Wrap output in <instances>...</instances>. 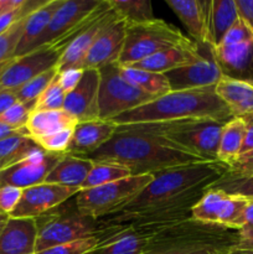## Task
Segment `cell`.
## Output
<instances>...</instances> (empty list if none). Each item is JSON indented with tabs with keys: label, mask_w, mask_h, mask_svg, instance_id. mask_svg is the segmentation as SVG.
Listing matches in <instances>:
<instances>
[{
	"label": "cell",
	"mask_w": 253,
	"mask_h": 254,
	"mask_svg": "<svg viewBox=\"0 0 253 254\" xmlns=\"http://www.w3.org/2000/svg\"><path fill=\"white\" fill-rule=\"evenodd\" d=\"M86 158L93 163L118 164L128 169L131 176L155 175L169 169L205 161L136 124L117 126L113 136Z\"/></svg>",
	"instance_id": "cell-1"
},
{
	"label": "cell",
	"mask_w": 253,
	"mask_h": 254,
	"mask_svg": "<svg viewBox=\"0 0 253 254\" xmlns=\"http://www.w3.org/2000/svg\"><path fill=\"white\" fill-rule=\"evenodd\" d=\"M227 173L220 161H200L154 175L148 186L112 216L126 217L159 210H192L207 188Z\"/></svg>",
	"instance_id": "cell-2"
},
{
	"label": "cell",
	"mask_w": 253,
	"mask_h": 254,
	"mask_svg": "<svg viewBox=\"0 0 253 254\" xmlns=\"http://www.w3.org/2000/svg\"><path fill=\"white\" fill-rule=\"evenodd\" d=\"M235 117L217 96L215 87L171 91L113 119L116 126L153 124L184 119H213L227 123Z\"/></svg>",
	"instance_id": "cell-3"
},
{
	"label": "cell",
	"mask_w": 253,
	"mask_h": 254,
	"mask_svg": "<svg viewBox=\"0 0 253 254\" xmlns=\"http://www.w3.org/2000/svg\"><path fill=\"white\" fill-rule=\"evenodd\" d=\"M238 246V231L188 218L159 232L144 254H230Z\"/></svg>",
	"instance_id": "cell-4"
},
{
	"label": "cell",
	"mask_w": 253,
	"mask_h": 254,
	"mask_svg": "<svg viewBox=\"0 0 253 254\" xmlns=\"http://www.w3.org/2000/svg\"><path fill=\"white\" fill-rule=\"evenodd\" d=\"M37 223L36 253L97 235L102 230L99 221L83 216L73 197L59 207L35 218Z\"/></svg>",
	"instance_id": "cell-5"
},
{
	"label": "cell",
	"mask_w": 253,
	"mask_h": 254,
	"mask_svg": "<svg viewBox=\"0 0 253 254\" xmlns=\"http://www.w3.org/2000/svg\"><path fill=\"white\" fill-rule=\"evenodd\" d=\"M168 139L205 161H218L217 151L225 123L213 119H184L166 123L136 124Z\"/></svg>",
	"instance_id": "cell-6"
},
{
	"label": "cell",
	"mask_w": 253,
	"mask_h": 254,
	"mask_svg": "<svg viewBox=\"0 0 253 254\" xmlns=\"http://www.w3.org/2000/svg\"><path fill=\"white\" fill-rule=\"evenodd\" d=\"M154 175L129 176L98 188L79 190L74 195L77 208L83 216L93 220L119 212L153 180Z\"/></svg>",
	"instance_id": "cell-7"
},
{
	"label": "cell",
	"mask_w": 253,
	"mask_h": 254,
	"mask_svg": "<svg viewBox=\"0 0 253 254\" xmlns=\"http://www.w3.org/2000/svg\"><path fill=\"white\" fill-rule=\"evenodd\" d=\"M195 42L161 19L141 25L126 26V41L119 57V66H129L158 52L176 46H191Z\"/></svg>",
	"instance_id": "cell-8"
},
{
	"label": "cell",
	"mask_w": 253,
	"mask_h": 254,
	"mask_svg": "<svg viewBox=\"0 0 253 254\" xmlns=\"http://www.w3.org/2000/svg\"><path fill=\"white\" fill-rule=\"evenodd\" d=\"M99 74L98 108L101 121L112 122L117 117L155 99L129 83L122 76L118 64L103 67L99 69Z\"/></svg>",
	"instance_id": "cell-9"
},
{
	"label": "cell",
	"mask_w": 253,
	"mask_h": 254,
	"mask_svg": "<svg viewBox=\"0 0 253 254\" xmlns=\"http://www.w3.org/2000/svg\"><path fill=\"white\" fill-rule=\"evenodd\" d=\"M102 1L103 0H64L29 52L59 41L69 44L91 21Z\"/></svg>",
	"instance_id": "cell-10"
},
{
	"label": "cell",
	"mask_w": 253,
	"mask_h": 254,
	"mask_svg": "<svg viewBox=\"0 0 253 254\" xmlns=\"http://www.w3.org/2000/svg\"><path fill=\"white\" fill-rule=\"evenodd\" d=\"M68 45L66 41L45 45L15 59L0 78V92H16L30 79L49 69L57 68V64Z\"/></svg>",
	"instance_id": "cell-11"
},
{
	"label": "cell",
	"mask_w": 253,
	"mask_h": 254,
	"mask_svg": "<svg viewBox=\"0 0 253 254\" xmlns=\"http://www.w3.org/2000/svg\"><path fill=\"white\" fill-rule=\"evenodd\" d=\"M247 201V198L207 189L191 210V218L238 231L243 226V211Z\"/></svg>",
	"instance_id": "cell-12"
},
{
	"label": "cell",
	"mask_w": 253,
	"mask_h": 254,
	"mask_svg": "<svg viewBox=\"0 0 253 254\" xmlns=\"http://www.w3.org/2000/svg\"><path fill=\"white\" fill-rule=\"evenodd\" d=\"M175 223L126 222L113 225V235L91 254H144L159 232Z\"/></svg>",
	"instance_id": "cell-13"
},
{
	"label": "cell",
	"mask_w": 253,
	"mask_h": 254,
	"mask_svg": "<svg viewBox=\"0 0 253 254\" xmlns=\"http://www.w3.org/2000/svg\"><path fill=\"white\" fill-rule=\"evenodd\" d=\"M201 57L193 64L165 73L171 91H188L216 87L223 74L213 57V47L197 46Z\"/></svg>",
	"instance_id": "cell-14"
},
{
	"label": "cell",
	"mask_w": 253,
	"mask_h": 254,
	"mask_svg": "<svg viewBox=\"0 0 253 254\" xmlns=\"http://www.w3.org/2000/svg\"><path fill=\"white\" fill-rule=\"evenodd\" d=\"M114 11V10H113ZM126 25L114 11L113 17L102 29L78 68L101 69L118 64L126 41Z\"/></svg>",
	"instance_id": "cell-15"
},
{
	"label": "cell",
	"mask_w": 253,
	"mask_h": 254,
	"mask_svg": "<svg viewBox=\"0 0 253 254\" xmlns=\"http://www.w3.org/2000/svg\"><path fill=\"white\" fill-rule=\"evenodd\" d=\"M79 189L55 184H40L22 190L21 198L9 217L37 218L73 197Z\"/></svg>",
	"instance_id": "cell-16"
},
{
	"label": "cell",
	"mask_w": 253,
	"mask_h": 254,
	"mask_svg": "<svg viewBox=\"0 0 253 254\" xmlns=\"http://www.w3.org/2000/svg\"><path fill=\"white\" fill-rule=\"evenodd\" d=\"M64 154L40 150L20 163L0 170V185H10L25 190L44 184L47 175Z\"/></svg>",
	"instance_id": "cell-17"
},
{
	"label": "cell",
	"mask_w": 253,
	"mask_h": 254,
	"mask_svg": "<svg viewBox=\"0 0 253 254\" xmlns=\"http://www.w3.org/2000/svg\"><path fill=\"white\" fill-rule=\"evenodd\" d=\"M99 69H83V76L76 88L67 93L63 111L73 117L77 123L98 121Z\"/></svg>",
	"instance_id": "cell-18"
},
{
	"label": "cell",
	"mask_w": 253,
	"mask_h": 254,
	"mask_svg": "<svg viewBox=\"0 0 253 254\" xmlns=\"http://www.w3.org/2000/svg\"><path fill=\"white\" fill-rule=\"evenodd\" d=\"M113 15L114 11L109 4V0H103L91 21L69 42L66 51L63 52L61 60H60L59 64H57V69L62 71L64 68H71V67L78 68L81 62L86 57L87 52L93 45L94 40L97 39L102 29L106 26L107 22L113 17Z\"/></svg>",
	"instance_id": "cell-19"
},
{
	"label": "cell",
	"mask_w": 253,
	"mask_h": 254,
	"mask_svg": "<svg viewBox=\"0 0 253 254\" xmlns=\"http://www.w3.org/2000/svg\"><path fill=\"white\" fill-rule=\"evenodd\" d=\"M212 52L223 76L253 84V40L232 46H217Z\"/></svg>",
	"instance_id": "cell-20"
},
{
	"label": "cell",
	"mask_w": 253,
	"mask_h": 254,
	"mask_svg": "<svg viewBox=\"0 0 253 254\" xmlns=\"http://www.w3.org/2000/svg\"><path fill=\"white\" fill-rule=\"evenodd\" d=\"M35 218L9 217L0 233V254H36Z\"/></svg>",
	"instance_id": "cell-21"
},
{
	"label": "cell",
	"mask_w": 253,
	"mask_h": 254,
	"mask_svg": "<svg viewBox=\"0 0 253 254\" xmlns=\"http://www.w3.org/2000/svg\"><path fill=\"white\" fill-rule=\"evenodd\" d=\"M116 129L117 126L113 122L101 119L77 123L66 154L86 158L87 155L101 149L113 136Z\"/></svg>",
	"instance_id": "cell-22"
},
{
	"label": "cell",
	"mask_w": 253,
	"mask_h": 254,
	"mask_svg": "<svg viewBox=\"0 0 253 254\" xmlns=\"http://www.w3.org/2000/svg\"><path fill=\"white\" fill-rule=\"evenodd\" d=\"M166 5L181 20L197 46L207 45V22L211 1L166 0Z\"/></svg>",
	"instance_id": "cell-23"
},
{
	"label": "cell",
	"mask_w": 253,
	"mask_h": 254,
	"mask_svg": "<svg viewBox=\"0 0 253 254\" xmlns=\"http://www.w3.org/2000/svg\"><path fill=\"white\" fill-rule=\"evenodd\" d=\"M200 57L201 55L198 52L197 45L193 44L191 46L170 47V49L158 52L153 56L146 57L141 61L123 67H131V68L144 69V71L165 74L168 72L173 71V69L193 64Z\"/></svg>",
	"instance_id": "cell-24"
},
{
	"label": "cell",
	"mask_w": 253,
	"mask_h": 254,
	"mask_svg": "<svg viewBox=\"0 0 253 254\" xmlns=\"http://www.w3.org/2000/svg\"><path fill=\"white\" fill-rule=\"evenodd\" d=\"M217 96L235 118L253 114V84L223 76L215 87Z\"/></svg>",
	"instance_id": "cell-25"
},
{
	"label": "cell",
	"mask_w": 253,
	"mask_h": 254,
	"mask_svg": "<svg viewBox=\"0 0 253 254\" xmlns=\"http://www.w3.org/2000/svg\"><path fill=\"white\" fill-rule=\"evenodd\" d=\"M93 163L89 159L64 154L61 160L52 169L51 173L47 175L45 183L66 186V188H76L81 190L82 184L91 173Z\"/></svg>",
	"instance_id": "cell-26"
},
{
	"label": "cell",
	"mask_w": 253,
	"mask_h": 254,
	"mask_svg": "<svg viewBox=\"0 0 253 254\" xmlns=\"http://www.w3.org/2000/svg\"><path fill=\"white\" fill-rule=\"evenodd\" d=\"M63 1L64 0H47L46 4L35 10L26 17L21 39H20L16 52H15V59L24 56L31 50L34 42L41 36V34L49 25L51 17L54 16V14L59 10V7L61 6Z\"/></svg>",
	"instance_id": "cell-27"
},
{
	"label": "cell",
	"mask_w": 253,
	"mask_h": 254,
	"mask_svg": "<svg viewBox=\"0 0 253 254\" xmlns=\"http://www.w3.org/2000/svg\"><path fill=\"white\" fill-rule=\"evenodd\" d=\"M238 17L236 0H212L207 22L208 46L217 47Z\"/></svg>",
	"instance_id": "cell-28"
},
{
	"label": "cell",
	"mask_w": 253,
	"mask_h": 254,
	"mask_svg": "<svg viewBox=\"0 0 253 254\" xmlns=\"http://www.w3.org/2000/svg\"><path fill=\"white\" fill-rule=\"evenodd\" d=\"M77 124V121L63 109L60 111H34L27 121L26 133L32 139L42 138L50 134L57 133L62 129L71 128Z\"/></svg>",
	"instance_id": "cell-29"
},
{
	"label": "cell",
	"mask_w": 253,
	"mask_h": 254,
	"mask_svg": "<svg viewBox=\"0 0 253 254\" xmlns=\"http://www.w3.org/2000/svg\"><path fill=\"white\" fill-rule=\"evenodd\" d=\"M40 150L44 149L26 133V129L9 136L0 141V170L10 168Z\"/></svg>",
	"instance_id": "cell-30"
},
{
	"label": "cell",
	"mask_w": 253,
	"mask_h": 254,
	"mask_svg": "<svg viewBox=\"0 0 253 254\" xmlns=\"http://www.w3.org/2000/svg\"><path fill=\"white\" fill-rule=\"evenodd\" d=\"M245 134L246 123L242 118H233L225 123L217 151V160L220 163L228 166L241 155Z\"/></svg>",
	"instance_id": "cell-31"
},
{
	"label": "cell",
	"mask_w": 253,
	"mask_h": 254,
	"mask_svg": "<svg viewBox=\"0 0 253 254\" xmlns=\"http://www.w3.org/2000/svg\"><path fill=\"white\" fill-rule=\"evenodd\" d=\"M119 66V64H118ZM121 73L126 81L144 93L158 98V97L165 96L171 92L169 86L168 78L163 73H155V72L144 71V69L131 68V67L119 66Z\"/></svg>",
	"instance_id": "cell-32"
},
{
	"label": "cell",
	"mask_w": 253,
	"mask_h": 254,
	"mask_svg": "<svg viewBox=\"0 0 253 254\" xmlns=\"http://www.w3.org/2000/svg\"><path fill=\"white\" fill-rule=\"evenodd\" d=\"M109 4L126 26L146 24L156 19L150 0H109Z\"/></svg>",
	"instance_id": "cell-33"
},
{
	"label": "cell",
	"mask_w": 253,
	"mask_h": 254,
	"mask_svg": "<svg viewBox=\"0 0 253 254\" xmlns=\"http://www.w3.org/2000/svg\"><path fill=\"white\" fill-rule=\"evenodd\" d=\"M102 225V230L97 235L91 237L82 238L73 242L64 243V245L55 246L47 250L37 252L36 254H91L97 250L104 241L108 240L114 232L113 225Z\"/></svg>",
	"instance_id": "cell-34"
},
{
	"label": "cell",
	"mask_w": 253,
	"mask_h": 254,
	"mask_svg": "<svg viewBox=\"0 0 253 254\" xmlns=\"http://www.w3.org/2000/svg\"><path fill=\"white\" fill-rule=\"evenodd\" d=\"M129 176H131L130 171L118 164L93 163V168L84 183L82 184L81 190L98 188V186L107 185V184L114 183V181L122 180V179L129 178Z\"/></svg>",
	"instance_id": "cell-35"
},
{
	"label": "cell",
	"mask_w": 253,
	"mask_h": 254,
	"mask_svg": "<svg viewBox=\"0 0 253 254\" xmlns=\"http://www.w3.org/2000/svg\"><path fill=\"white\" fill-rule=\"evenodd\" d=\"M25 20L17 22L11 29L0 35V78L15 61V52L21 39Z\"/></svg>",
	"instance_id": "cell-36"
},
{
	"label": "cell",
	"mask_w": 253,
	"mask_h": 254,
	"mask_svg": "<svg viewBox=\"0 0 253 254\" xmlns=\"http://www.w3.org/2000/svg\"><path fill=\"white\" fill-rule=\"evenodd\" d=\"M59 69L52 68L49 71L44 72V73L39 74L35 78L30 79L27 83L20 87L15 93H16L17 101L21 103H29V102H36V99L44 93L45 89L55 81L57 77Z\"/></svg>",
	"instance_id": "cell-37"
},
{
	"label": "cell",
	"mask_w": 253,
	"mask_h": 254,
	"mask_svg": "<svg viewBox=\"0 0 253 254\" xmlns=\"http://www.w3.org/2000/svg\"><path fill=\"white\" fill-rule=\"evenodd\" d=\"M207 189H215L231 196L253 200V175L247 178H231L223 175L213 184H211Z\"/></svg>",
	"instance_id": "cell-38"
},
{
	"label": "cell",
	"mask_w": 253,
	"mask_h": 254,
	"mask_svg": "<svg viewBox=\"0 0 253 254\" xmlns=\"http://www.w3.org/2000/svg\"><path fill=\"white\" fill-rule=\"evenodd\" d=\"M35 106L36 102H29V103L16 102L0 116V122L16 130H24L30 116L35 111Z\"/></svg>",
	"instance_id": "cell-39"
},
{
	"label": "cell",
	"mask_w": 253,
	"mask_h": 254,
	"mask_svg": "<svg viewBox=\"0 0 253 254\" xmlns=\"http://www.w3.org/2000/svg\"><path fill=\"white\" fill-rule=\"evenodd\" d=\"M66 96L67 93L60 86L56 77L55 81L45 89L44 93L36 99L35 111H60V109H63Z\"/></svg>",
	"instance_id": "cell-40"
},
{
	"label": "cell",
	"mask_w": 253,
	"mask_h": 254,
	"mask_svg": "<svg viewBox=\"0 0 253 254\" xmlns=\"http://www.w3.org/2000/svg\"><path fill=\"white\" fill-rule=\"evenodd\" d=\"M46 1L47 0H25V2L20 7L1 15L0 16V35L11 29L17 22L26 19L31 12L41 7L44 4H46Z\"/></svg>",
	"instance_id": "cell-41"
},
{
	"label": "cell",
	"mask_w": 253,
	"mask_h": 254,
	"mask_svg": "<svg viewBox=\"0 0 253 254\" xmlns=\"http://www.w3.org/2000/svg\"><path fill=\"white\" fill-rule=\"evenodd\" d=\"M74 127L62 129V130L57 131V133L50 134V135L47 136H42V138L37 139V140L35 141H36L45 151L56 154H66L67 149H68L69 144H71Z\"/></svg>",
	"instance_id": "cell-42"
},
{
	"label": "cell",
	"mask_w": 253,
	"mask_h": 254,
	"mask_svg": "<svg viewBox=\"0 0 253 254\" xmlns=\"http://www.w3.org/2000/svg\"><path fill=\"white\" fill-rule=\"evenodd\" d=\"M252 40L253 31L241 17H238L237 21L226 32V35L223 36L222 41H221L218 46H232V45L243 44V42L252 41Z\"/></svg>",
	"instance_id": "cell-43"
},
{
	"label": "cell",
	"mask_w": 253,
	"mask_h": 254,
	"mask_svg": "<svg viewBox=\"0 0 253 254\" xmlns=\"http://www.w3.org/2000/svg\"><path fill=\"white\" fill-rule=\"evenodd\" d=\"M21 195V189L10 185H0V213L4 216L11 215L12 211L16 208Z\"/></svg>",
	"instance_id": "cell-44"
},
{
	"label": "cell",
	"mask_w": 253,
	"mask_h": 254,
	"mask_svg": "<svg viewBox=\"0 0 253 254\" xmlns=\"http://www.w3.org/2000/svg\"><path fill=\"white\" fill-rule=\"evenodd\" d=\"M225 175L231 178H247L253 175V150L243 153L227 166Z\"/></svg>",
	"instance_id": "cell-45"
},
{
	"label": "cell",
	"mask_w": 253,
	"mask_h": 254,
	"mask_svg": "<svg viewBox=\"0 0 253 254\" xmlns=\"http://www.w3.org/2000/svg\"><path fill=\"white\" fill-rule=\"evenodd\" d=\"M83 76V69L77 68V67H71V68H64L62 71H59L57 73V81L60 86L62 87L66 93H69L77 87V84L81 81Z\"/></svg>",
	"instance_id": "cell-46"
},
{
	"label": "cell",
	"mask_w": 253,
	"mask_h": 254,
	"mask_svg": "<svg viewBox=\"0 0 253 254\" xmlns=\"http://www.w3.org/2000/svg\"><path fill=\"white\" fill-rule=\"evenodd\" d=\"M238 15L253 31V0H236Z\"/></svg>",
	"instance_id": "cell-47"
},
{
	"label": "cell",
	"mask_w": 253,
	"mask_h": 254,
	"mask_svg": "<svg viewBox=\"0 0 253 254\" xmlns=\"http://www.w3.org/2000/svg\"><path fill=\"white\" fill-rule=\"evenodd\" d=\"M246 123V134L241 154L253 150V114L242 118Z\"/></svg>",
	"instance_id": "cell-48"
},
{
	"label": "cell",
	"mask_w": 253,
	"mask_h": 254,
	"mask_svg": "<svg viewBox=\"0 0 253 254\" xmlns=\"http://www.w3.org/2000/svg\"><path fill=\"white\" fill-rule=\"evenodd\" d=\"M16 102L19 101L15 92H0V116Z\"/></svg>",
	"instance_id": "cell-49"
},
{
	"label": "cell",
	"mask_w": 253,
	"mask_h": 254,
	"mask_svg": "<svg viewBox=\"0 0 253 254\" xmlns=\"http://www.w3.org/2000/svg\"><path fill=\"white\" fill-rule=\"evenodd\" d=\"M25 2V0H0V16L11 10L17 9Z\"/></svg>",
	"instance_id": "cell-50"
},
{
	"label": "cell",
	"mask_w": 253,
	"mask_h": 254,
	"mask_svg": "<svg viewBox=\"0 0 253 254\" xmlns=\"http://www.w3.org/2000/svg\"><path fill=\"white\" fill-rule=\"evenodd\" d=\"M242 227L253 230V200H248L243 211V226ZM241 227V228H242Z\"/></svg>",
	"instance_id": "cell-51"
},
{
	"label": "cell",
	"mask_w": 253,
	"mask_h": 254,
	"mask_svg": "<svg viewBox=\"0 0 253 254\" xmlns=\"http://www.w3.org/2000/svg\"><path fill=\"white\" fill-rule=\"evenodd\" d=\"M24 130H16V129L11 128V127L6 126V124H4L0 122V141L4 140V139H6V138H9V136L15 135V134L20 133V131H24Z\"/></svg>",
	"instance_id": "cell-52"
},
{
	"label": "cell",
	"mask_w": 253,
	"mask_h": 254,
	"mask_svg": "<svg viewBox=\"0 0 253 254\" xmlns=\"http://www.w3.org/2000/svg\"><path fill=\"white\" fill-rule=\"evenodd\" d=\"M230 254H253V248H251V250H240V248H236Z\"/></svg>",
	"instance_id": "cell-53"
},
{
	"label": "cell",
	"mask_w": 253,
	"mask_h": 254,
	"mask_svg": "<svg viewBox=\"0 0 253 254\" xmlns=\"http://www.w3.org/2000/svg\"><path fill=\"white\" fill-rule=\"evenodd\" d=\"M7 218H9V216H4V215H1V213H0V233H1L2 228H4V226H5V223H6Z\"/></svg>",
	"instance_id": "cell-54"
}]
</instances>
